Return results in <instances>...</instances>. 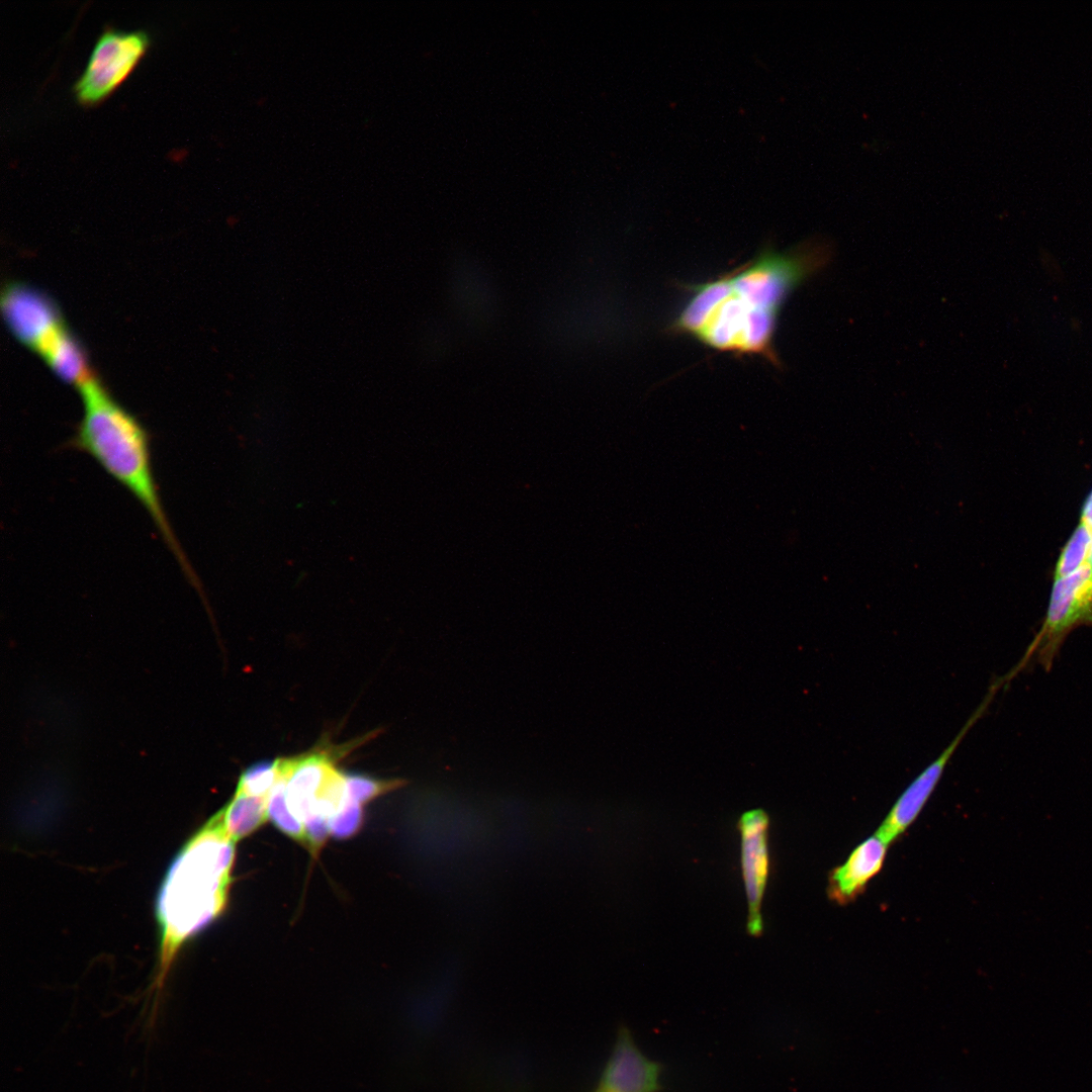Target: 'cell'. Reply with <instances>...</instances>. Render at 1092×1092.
<instances>
[{"label":"cell","instance_id":"1","mask_svg":"<svg viewBox=\"0 0 1092 1092\" xmlns=\"http://www.w3.org/2000/svg\"><path fill=\"white\" fill-rule=\"evenodd\" d=\"M831 247L818 241L779 252L769 247L717 277L681 284L687 300L668 332L735 357H759L782 366L775 340L782 308L801 283L823 269Z\"/></svg>","mask_w":1092,"mask_h":1092},{"label":"cell","instance_id":"2","mask_svg":"<svg viewBox=\"0 0 1092 1092\" xmlns=\"http://www.w3.org/2000/svg\"><path fill=\"white\" fill-rule=\"evenodd\" d=\"M234 858L235 841L216 814L171 863L156 902L161 931L159 982L182 945L223 910Z\"/></svg>","mask_w":1092,"mask_h":1092},{"label":"cell","instance_id":"3","mask_svg":"<svg viewBox=\"0 0 1092 1092\" xmlns=\"http://www.w3.org/2000/svg\"><path fill=\"white\" fill-rule=\"evenodd\" d=\"M83 415L71 445L90 455L147 511L188 579L198 586L156 483L147 430L94 376L78 387Z\"/></svg>","mask_w":1092,"mask_h":1092},{"label":"cell","instance_id":"4","mask_svg":"<svg viewBox=\"0 0 1092 1092\" xmlns=\"http://www.w3.org/2000/svg\"><path fill=\"white\" fill-rule=\"evenodd\" d=\"M1080 626L1092 627V565L1055 578L1043 622L1019 663L1004 676L1009 681L1031 659L1049 670L1067 636Z\"/></svg>","mask_w":1092,"mask_h":1092},{"label":"cell","instance_id":"5","mask_svg":"<svg viewBox=\"0 0 1092 1092\" xmlns=\"http://www.w3.org/2000/svg\"><path fill=\"white\" fill-rule=\"evenodd\" d=\"M148 46L149 36L145 31L104 30L74 85L78 101L94 104L106 97L128 76Z\"/></svg>","mask_w":1092,"mask_h":1092},{"label":"cell","instance_id":"6","mask_svg":"<svg viewBox=\"0 0 1092 1092\" xmlns=\"http://www.w3.org/2000/svg\"><path fill=\"white\" fill-rule=\"evenodd\" d=\"M996 692L992 689L974 711L951 742L905 789L882 822L876 834L888 844L902 834L917 818L940 781L946 764L960 744L987 710Z\"/></svg>","mask_w":1092,"mask_h":1092},{"label":"cell","instance_id":"7","mask_svg":"<svg viewBox=\"0 0 1092 1092\" xmlns=\"http://www.w3.org/2000/svg\"><path fill=\"white\" fill-rule=\"evenodd\" d=\"M1 309L14 337L36 353L65 327L56 303L24 283L6 286L1 296Z\"/></svg>","mask_w":1092,"mask_h":1092},{"label":"cell","instance_id":"8","mask_svg":"<svg viewBox=\"0 0 1092 1092\" xmlns=\"http://www.w3.org/2000/svg\"><path fill=\"white\" fill-rule=\"evenodd\" d=\"M768 823V816L762 809L745 812L738 823L742 876L748 902L747 929L752 935H759L762 930L760 908L769 868Z\"/></svg>","mask_w":1092,"mask_h":1092},{"label":"cell","instance_id":"9","mask_svg":"<svg viewBox=\"0 0 1092 1092\" xmlns=\"http://www.w3.org/2000/svg\"><path fill=\"white\" fill-rule=\"evenodd\" d=\"M658 1067L635 1046L621 1029L612 1055L594 1092H655Z\"/></svg>","mask_w":1092,"mask_h":1092},{"label":"cell","instance_id":"10","mask_svg":"<svg viewBox=\"0 0 1092 1092\" xmlns=\"http://www.w3.org/2000/svg\"><path fill=\"white\" fill-rule=\"evenodd\" d=\"M889 844L877 834L856 846L847 859L836 868L829 882L832 899L845 903L861 892L883 867Z\"/></svg>","mask_w":1092,"mask_h":1092},{"label":"cell","instance_id":"11","mask_svg":"<svg viewBox=\"0 0 1092 1092\" xmlns=\"http://www.w3.org/2000/svg\"><path fill=\"white\" fill-rule=\"evenodd\" d=\"M453 298L460 313L475 325L492 320L495 298L483 272L467 260L455 267L452 280Z\"/></svg>","mask_w":1092,"mask_h":1092},{"label":"cell","instance_id":"12","mask_svg":"<svg viewBox=\"0 0 1092 1092\" xmlns=\"http://www.w3.org/2000/svg\"><path fill=\"white\" fill-rule=\"evenodd\" d=\"M57 376L77 388L94 377L84 349L65 326L37 353Z\"/></svg>","mask_w":1092,"mask_h":1092},{"label":"cell","instance_id":"13","mask_svg":"<svg viewBox=\"0 0 1092 1092\" xmlns=\"http://www.w3.org/2000/svg\"><path fill=\"white\" fill-rule=\"evenodd\" d=\"M268 797L236 791L230 803L217 812L224 831L235 842L255 831L268 818Z\"/></svg>","mask_w":1092,"mask_h":1092},{"label":"cell","instance_id":"14","mask_svg":"<svg viewBox=\"0 0 1092 1092\" xmlns=\"http://www.w3.org/2000/svg\"><path fill=\"white\" fill-rule=\"evenodd\" d=\"M281 776L272 788L267 804V816L284 833L295 840L306 844L303 825L293 816L286 801L287 774L282 769Z\"/></svg>","mask_w":1092,"mask_h":1092},{"label":"cell","instance_id":"15","mask_svg":"<svg viewBox=\"0 0 1092 1092\" xmlns=\"http://www.w3.org/2000/svg\"><path fill=\"white\" fill-rule=\"evenodd\" d=\"M1092 531L1080 523L1059 556L1055 578L1069 575L1082 567L1089 557Z\"/></svg>","mask_w":1092,"mask_h":1092},{"label":"cell","instance_id":"16","mask_svg":"<svg viewBox=\"0 0 1092 1092\" xmlns=\"http://www.w3.org/2000/svg\"><path fill=\"white\" fill-rule=\"evenodd\" d=\"M280 776V759L256 762L243 771L236 791L250 796H269Z\"/></svg>","mask_w":1092,"mask_h":1092},{"label":"cell","instance_id":"17","mask_svg":"<svg viewBox=\"0 0 1092 1092\" xmlns=\"http://www.w3.org/2000/svg\"><path fill=\"white\" fill-rule=\"evenodd\" d=\"M403 785V780H375L359 775L346 776L347 796L361 806Z\"/></svg>","mask_w":1092,"mask_h":1092},{"label":"cell","instance_id":"18","mask_svg":"<svg viewBox=\"0 0 1092 1092\" xmlns=\"http://www.w3.org/2000/svg\"><path fill=\"white\" fill-rule=\"evenodd\" d=\"M362 821V806L347 796L345 803L329 822L330 834L337 838L350 837L359 830Z\"/></svg>","mask_w":1092,"mask_h":1092},{"label":"cell","instance_id":"19","mask_svg":"<svg viewBox=\"0 0 1092 1092\" xmlns=\"http://www.w3.org/2000/svg\"><path fill=\"white\" fill-rule=\"evenodd\" d=\"M1081 523L1092 531V491L1088 495L1081 514Z\"/></svg>","mask_w":1092,"mask_h":1092},{"label":"cell","instance_id":"20","mask_svg":"<svg viewBox=\"0 0 1092 1092\" xmlns=\"http://www.w3.org/2000/svg\"><path fill=\"white\" fill-rule=\"evenodd\" d=\"M1088 562L1092 565V538H1091V545H1090Z\"/></svg>","mask_w":1092,"mask_h":1092}]
</instances>
